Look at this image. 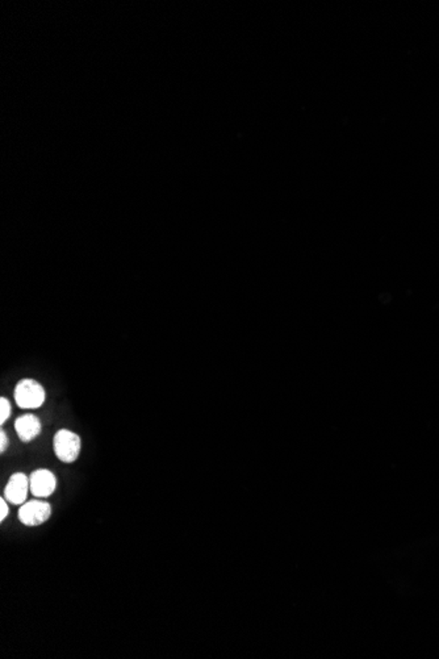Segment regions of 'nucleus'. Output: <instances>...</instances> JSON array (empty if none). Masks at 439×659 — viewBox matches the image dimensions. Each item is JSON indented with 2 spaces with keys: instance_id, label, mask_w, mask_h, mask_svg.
<instances>
[{
  "instance_id": "nucleus-1",
  "label": "nucleus",
  "mask_w": 439,
  "mask_h": 659,
  "mask_svg": "<svg viewBox=\"0 0 439 659\" xmlns=\"http://www.w3.org/2000/svg\"><path fill=\"white\" fill-rule=\"evenodd\" d=\"M45 398L44 387L34 379H22L15 387V400L22 410L40 408Z\"/></svg>"
},
{
  "instance_id": "nucleus-2",
  "label": "nucleus",
  "mask_w": 439,
  "mask_h": 659,
  "mask_svg": "<svg viewBox=\"0 0 439 659\" xmlns=\"http://www.w3.org/2000/svg\"><path fill=\"white\" fill-rule=\"evenodd\" d=\"M82 449V441L77 433L69 429H61L55 433V453L64 464L75 462Z\"/></svg>"
},
{
  "instance_id": "nucleus-3",
  "label": "nucleus",
  "mask_w": 439,
  "mask_h": 659,
  "mask_svg": "<svg viewBox=\"0 0 439 659\" xmlns=\"http://www.w3.org/2000/svg\"><path fill=\"white\" fill-rule=\"evenodd\" d=\"M52 516V506L44 500L25 501L19 509V520L27 527H38Z\"/></svg>"
},
{
  "instance_id": "nucleus-4",
  "label": "nucleus",
  "mask_w": 439,
  "mask_h": 659,
  "mask_svg": "<svg viewBox=\"0 0 439 659\" xmlns=\"http://www.w3.org/2000/svg\"><path fill=\"white\" fill-rule=\"evenodd\" d=\"M29 491H31L29 478L25 476L24 473H16L10 478V480L6 486L4 497L11 504L22 506L27 501V497H28Z\"/></svg>"
},
{
  "instance_id": "nucleus-5",
  "label": "nucleus",
  "mask_w": 439,
  "mask_h": 659,
  "mask_svg": "<svg viewBox=\"0 0 439 659\" xmlns=\"http://www.w3.org/2000/svg\"><path fill=\"white\" fill-rule=\"evenodd\" d=\"M29 485L34 497L44 499L53 495L57 487V479L50 470L38 469L29 476Z\"/></svg>"
},
{
  "instance_id": "nucleus-6",
  "label": "nucleus",
  "mask_w": 439,
  "mask_h": 659,
  "mask_svg": "<svg viewBox=\"0 0 439 659\" xmlns=\"http://www.w3.org/2000/svg\"><path fill=\"white\" fill-rule=\"evenodd\" d=\"M15 431L22 443H31L40 436V433L43 431V425L37 416L28 413V415H22L16 420Z\"/></svg>"
},
{
  "instance_id": "nucleus-7",
  "label": "nucleus",
  "mask_w": 439,
  "mask_h": 659,
  "mask_svg": "<svg viewBox=\"0 0 439 659\" xmlns=\"http://www.w3.org/2000/svg\"><path fill=\"white\" fill-rule=\"evenodd\" d=\"M11 416V403L6 398L0 399V424L3 425Z\"/></svg>"
},
{
  "instance_id": "nucleus-8",
  "label": "nucleus",
  "mask_w": 439,
  "mask_h": 659,
  "mask_svg": "<svg viewBox=\"0 0 439 659\" xmlns=\"http://www.w3.org/2000/svg\"><path fill=\"white\" fill-rule=\"evenodd\" d=\"M8 515H10V508L6 501V497H3L0 499V521H4Z\"/></svg>"
},
{
  "instance_id": "nucleus-9",
  "label": "nucleus",
  "mask_w": 439,
  "mask_h": 659,
  "mask_svg": "<svg viewBox=\"0 0 439 659\" xmlns=\"http://www.w3.org/2000/svg\"><path fill=\"white\" fill-rule=\"evenodd\" d=\"M10 445V440H8V436L6 434L4 431L0 432V453H4L6 449L8 448Z\"/></svg>"
}]
</instances>
